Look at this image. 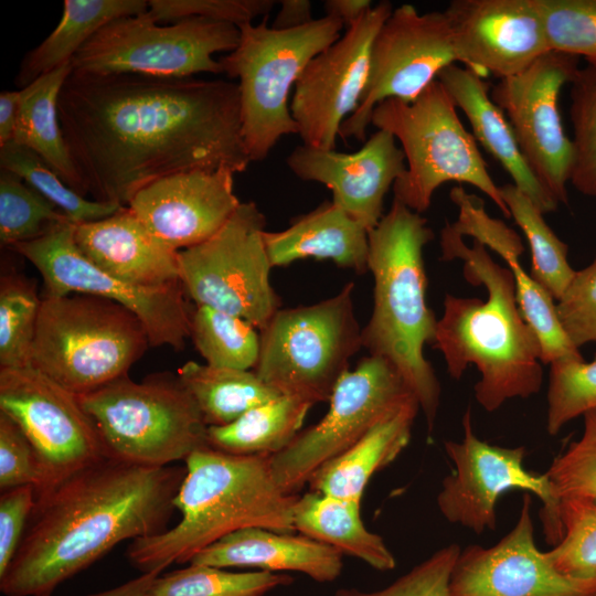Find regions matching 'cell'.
<instances>
[{
  "label": "cell",
  "instance_id": "cell-1",
  "mask_svg": "<svg viewBox=\"0 0 596 596\" xmlns=\"http://www.w3.org/2000/svg\"><path fill=\"white\" fill-rule=\"evenodd\" d=\"M64 139L94 200L127 206L147 184L191 170L244 172L238 85L224 79L72 71L58 97Z\"/></svg>",
  "mask_w": 596,
  "mask_h": 596
},
{
  "label": "cell",
  "instance_id": "cell-2",
  "mask_svg": "<svg viewBox=\"0 0 596 596\" xmlns=\"http://www.w3.org/2000/svg\"><path fill=\"white\" fill-rule=\"evenodd\" d=\"M185 472L106 457L71 475L35 498L1 593L52 596L120 542L166 531Z\"/></svg>",
  "mask_w": 596,
  "mask_h": 596
},
{
  "label": "cell",
  "instance_id": "cell-3",
  "mask_svg": "<svg viewBox=\"0 0 596 596\" xmlns=\"http://www.w3.org/2000/svg\"><path fill=\"white\" fill-rule=\"evenodd\" d=\"M441 260H462L465 279L482 285L487 299L447 294L433 347L441 352L448 374L460 380L469 365L480 372L475 398L487 412L508 400L528 398L543 383L541 347L522 317L513 273L496 263L487 247L465 244L449 224L440 232Z\"/></svg>",
  "mask_w": 596,
  "mask_h": 596
},
{
  "label": "cell",
  "instance_id": "cell-4",
  "mask_svg": "<svg viewBox=\"0 0 596 596\" xmlns=\"http://www.w3.org/2000/svg\"><path fill=\"white\" fill-rule=\"evenodd\" d=\"M187 472L174 498L181 514L171 529L134 540L126 556L141 574L189 563L204 547L235 531L265 528L295 531L297 494L277 485L268 455H232L212 447L185 460Z\"/></svg>",
  "mask_w": 596,
  "mask_h": 596
},
{
  "label": "cell",
  "instance_id": "cell-5",
  "mask_svg": "<svg viewBox=\"0 0 596 596\" xmlns=\"http://www.w3.org/2000/svg\"><path fill=\"white\" fill-rule=\"evenodd\" d=\"M434 238L427 220L393 199L369 231V272L373 276V310L362 328L369 355L389 361L401 374L423 411L429 433L440 404V384L424 355L435 340L437 319L426 301L424 247Z\"/></svg>",
  "mask_w": 596,
  "mask_h": 596
},
{
  "label": "cell",
  "instance_id": "cell-6",
  "mask_svg": "<svg viewBox=\"0 0 596 596\" xmlns=\"http://www.w3.org/2000/svg\"><path fill=\"white\" fill-rule=\"evenodd\" d=\"M150 345L140 319L93 295L43 296L30 366L75 395L128 375Z\"/></svg>",
  "mask_w": 596,
  "mask_h": 596
},
{
  "label": "cell",
  "instance_id": "cell-7",
  "mask_svg": "<svg viewBox=\"0 0 596 596\" xmlns=\"http://www.w3.org/2000/svg\"><path fill=\"white\" fill-rule=\"evenodd\" d=\"M456 109L438 79L413 102L386 99L375 106L371 124L392 134L405 156L406 171L393 184L394 198L422 214L437 188L447 182L468 183L511 217L500 187Z\"/></svg>",
  "mask_w": 596,
  "mask_h": 596
},
{
  "label": "cell",
  "instance_id": "cell-8",
  "mask_svg": "<svg viewBox=\"0 0 596 596\" xmlns=\"http://www.w3.org/2000/svg\"><path fill=\"white\" fill-rule=\"evenodd\" d=\"M267 18L240 28L237 47L219 61L238 79L242 135L253 161L264 160L286 135H298L288 97L307 64L341 36L343 23L330 17L289 30Z\"/></svg>",
  "mask_w": 596,
  "mask_h": 596
},
{
  "label": "cell",
  "instance_id": "cell-9",
  "mask_svg": "<svg viewBox=\"0 0 596 596\" xmlns=\"http://www.w3.org/2000/svg\"><path fill=\"white\" fill-rule=\"evenodd\" d=\"M77 397L108 458L164 467L209 447V426L178 375H126Z\"/></svg>",
  "mask_w": 596,
  "mask_h": 596
},
{
  "label": "cell",
  "instance_id": "cell-10",
  "mask_svg": "<svg viewBox=\"0 0 596 596\" xmlns=\"http://www.w3.org/2000/svg\"><path fill=\"white\" fill-rule=\"evenodd\" d=\"M353 291L348 283L319 302L279 308L259 330L258 377L280 395L312 405L329 402L363 348Z\"/></svg>",
  "mask_w": 596,
  "mask_h": 596
},
{
  "label": "cell",
  "instance_id": "cell-11",
  "mask_svg": "<svg viewBox=\"0 0 596 596\" xmlns=\"http://www.w3.org/2000/svg\"><path fill=\"white\" fill-rule=\"evenodd\" d=\"M240 35V28L230 22L190 18L161 25L146 11L103 26L71 63L74 73L85 75L184 78L222 74L214 54L234 51Z\"/></svg>",
  "mask_w": 596,
  "mask_h": 596
},
{
  "label": "cell",
  "instance_id": "cell-12",
  "mask_svg": "<svg viewBox=\"0 0 596 596\" xmlns=\"http://www.w3.org/2000/svg\"><path fill=\"white\" fill-rule=\"evenodd\" d=\"M265 226L257 204L241 202L212 237L179 251V279L185 295L196 306L240 317L260 330L280 308L270 284Z\"/></svg>",
  "mask_w": 596,
  "mask_h": 596
},
{
  "label": "cell",
  "instance_id": "cell-13",
  "mask_svg": "<svg viewBox=\"0 0 596 596\" xmlns=\"http://www.w3.org/2000/svg\"><path fill=\"white\" fill-rule=\"evenodd\" d=\"M462 429L460 441L444 443L454 470L443 479L437 494L441 515L476 534L493 531L499 498L512 489L524 490L540 498L545 540L556 545L564 533L561 501L546 473L525 468L523 446L501 447L480 439L473 432L470 408L462 416Z\"/></svg>",
  "mask_w": 596,
  "mask_h": 596
},
{
  "label": "cell",
  "instance_id": "cell-14",
  "mask_svg": "<svg viewBox=\"0 0 596 596\" xmlns=\"http://www.w3.org/2000/svg\"><path fill=\"white\" fill-rule=\"evenodd\" d=\"M413 397L389 361L364 356L337 384L324 416L300 432L281 451L270 456L277 485L286 493L296 494L323 464L342 454Z\"/></svg>",
  "mask_w": 596,
  "mask_h": 596
},
{
  "label": "cell",
  "instance_id": "cell-15",
  "mask_svg": "<svg viewBox=\"0 0 596 596\" xmlns=\"http://www.w3.org/2000/svg\"><path fill=\"white\" fill-rule=\"evenodd\" d=\"M75 224L53 225L41 237L15 244L11 251L26 258L41 274L44 296L86 294L115 301L142 322L151 347L169 345L179 351L190 337V316L181 283L142 287L104 272L79 251Z\"/></svg>",
  "mask_w": 596,
  "mask_h": 596
},
{
  "label": "cell",
  "instance_id": "cell-16",
  "mask_svg": "<svg viewBox=\"0 0 596 596\" xmlns=\"http://www.w3.org/2000/svg\"><path fill=\"white\" fill-rule=\"evenodd\" d=\"M461 64L444 11L421 13L412 4L393 9L371 51L369 82L356 110L341 125L342 139L366 140L373 109L386 99H416L441 71Z\"/></svg>",
  "mask_w": 596,
  "mask_h": 596
},
{
  "label": "cell",
  "instance_id": "cell-17",
  "mask_svg": "<svg viewBox=\"0 0 596 596\" xmlns=\"http://www.w3.org/2000/svg\"><path fill=\"white\" fill-rule=\"evenodd\" d=\"M0 412L21 428L39 458L36 498L106 454L77 395L32 366L0 369Z\"/></svg>",
  "mask_w": 596,
  "mask_h": 596
},
{
  "label": "cell",
  "instance_id": "cell-18",
  "mask_svg": "<svg viewBox=\"0 0 596 596\" xmlns=\"http://www.w3.org/2000/svg\"><path fill=\"white\" fill-rule=\"evenodd\" d=\"M579 58L550 51L528 68L499 81L490 96L504 113L535 178L557 203H568L573 142L564 130L558 98Z\"/></svg>",
  "mask_w": 596,
  "mask_h": 596
},
{
  "label": "cell",
  "instance_id": "cell-19",
  "mask_svg": "<svg viewBox=\"0 0 596 596\" xmlns=\"http://www.w3.org/2000/svg\"><path fill=\"white\" fill-rule=\"evenodd\" d=\"M393 11L381 1L316 55L298 78L290 113L305 146L334 149L341 125L365 92L374 39Z\"/></svg>",
  "mask_w": 596,
  "mask_h": 596
},
{
  "label": "cell",
  "instance_id": "cell-20",
  "mask_svg": "<svg viewBox=\"0 0 596 596\" xmlns=\"http://www.w3.org/2000/svg\"><path fill=\"white\" fill-rule=\"evenodd\" d=\"M531 508L525 493L515 525L499 542L460 551L451 596H596V578L562 574L538 549Z\"/></svg>",
  "mask_w": 596,
  "mask_h": 596
},
{
  "label": "cell",
  "instance_id": "cell-21",
  "mask_svg": "<svg viewBox=\"0 0 596 596\" xmlns=\"http://www.w3.org/2000/svg\"><path fill=\"white\" fill-rule=\"evenodd\" d=\"M461 64L500 79L550 52L534 0H454L444 11Z\"/></svg>",
  "mask_w": 596,
  "mask_h": 596
},
{
  "label": "cell",
  "instance_id": "cell-22",
  "mask_svg": "<svg viewBox=\"0 0 596 596\" xmlns=\"http://www.w3.org/2000/svg\"><path fill=\"white\" fill-rule=\"evenodd\" d=\"M234 172L191 170L158 179L140 189L127 207L161 243L179 252L217 233L241 201Z\"/></svg>",
  "mask_w": 596,
  "mask_h": 596
},
{
  "label": "cell",
  "instance_id": "cell-23",
  "mask_svg": "<svg viewBox=\"0 0 596 596\" xmlns=\"http://www.w3.org/2000/svg\"><path fill=\"white\" fill-rule=\"evenodd\" d=\"M286 163L300 180L327 187L332 193V202L368 231L384 215V198L406 171L405 156L395 137L381 129L355 152L302 145L289 153Z\"/></svg>",
  "mask_w": 596,
  "mask_h": 596
},
{
  "label": "cell",
  "instance_id": "cell-24",
  "mask_svg": "<svg viewBox=\"0 0 596 596\" xmlns=\"http://www.w3.org/2000/svg\"><path fill=\"white\" fill-rule=\"evenodd\" d=\"M74 238L93 264L126 283L164 287L180 281L178 252L157 240L127 206L75 224Z\"/></svg>",
  "mask_w": 596,
  "mask_h": 596
},
{
  "label": "cell",
  "instance_id": "cell-25",
  "mask_svg": "<svg viewBox=\"0 0 596 596\" xmlns=\"http://www.w3.org/2000/svg\"><path fill=\"white\" fill-rule=\"evenodd\" d=\"M189 563L219 568L253 567L299 572L317 583H332L343 570V554L304 534L265 528L235 531L198 552Z\"/></svg>",
  "mask_w": 596,
  "mask_h": 596
},
{
  "label": "cell",
  "instance_id": "cell-26",
  "mask_svg": "<svg viewBox=\"0 0 596 596\" xmlns=\"http://www.w3.org/2000/svg\"><path fill=\"white\" fill-rule=\"evenodd\" d=\"M437 79L468 118L475 139L502 166L512 184L543 214L555 211L558 203L528 167L504 113L490 96L488 83L458 64L444 68Z\"/></svg>",
  "mask_w": 596,
  "mask_h": 596
},
{
  "label": "cell",
  "instance_id": "cell-27",
  "mask_svg": "<svg viewBox=\"0 0 596 596\" xmlns=\"http://www.w3.org/2000/svg\"><path fill=\"white\" fill-rule=\"evenodd\" d=\"M264 242L273 267L316 258L369 272V231L332 200L294 217L283 231H265Z\"/></svg>",
  "mask_w": 596,
  "mask_h": 596
},
{
  "label": "cell",
  "instance_id": "cell-28",
  "mask_svg": "<svg viewBox=\"0 0 596 596\" xmlns=\"http://www.w3.org/2000/svg\"><path fill=\"white\" fill-rule=\"evenodd\" d=\"M419 409L408 400L339 456L323 464L310 477V491L361 503L371 477L392 464L407 447Z\"/></svg>",
  "mask_w": 596,
  "mask_h": 596
},
{
  "label": "cell",
  "instance_id": "cell-29",
  "mask_svg": "<svg viewBox=\"0 0 596 596\" xmlns=\"http://www.w3.org/2000/svg\"><path fill=\"white\" fill-rule=\"evenodd\" d=\"M72 71V63L67 62L20 89L11 141L39 155L72 190L85 196V182L73 161L58 116L60 93Z\"/></svg>",
  "mask_w": 596,
  "mask_h": 596
},
{
  "label": "cell",
  "instance_id": "cell-30",
  "mask_svg": "<svg viewBox=\"0 0 596 596\" xmlns=\"http://www.w3.org/2000/svg\"><path fill=\"white\" fill-rule=\"evenodd\" d=\"M295 531L386 572L396 566L383 538L361 518V503L309 491L298 496L292 517Z\"/></svg>",
  "mask_w": 596,
  "mask_h": 596
},
{
  "label": "cell",
  "instance_id": "cell-31",
  "mask_svg": "<svg viewBox=\"0 0 596 596\" xmlns=\"http://www.w3.org/2000/svg\"><path fill=\"white\" fill-rule=\"evenodd\" d=\"M148 0H64L55 29L21 61L17 86L23 88L42 75L71 62L109 22L148 10Z\"/></svg>",
  "mask_w": 596,
  "mask_h": 596
},
{
  "label": "cell",
  "instance_id": "cell-32",
  "mask_svg": "<svg viewBox=\"0 0 596 596\" xmlns=\"http://www.w3.org/2000/svg\"><path fill=\"white\" fill-rule=\"evenodd\" d=\"M312 406L301 398L279 395L227 425L209 426V446L232 455L273 456L300 433Z\"/></svg>",
  "mask_w": 596,
  "mask_h": 596
},
{
  "label": "cell",
  "instance_id": "cell-33",
  "mask_svg": "<svg viewBox=\"0 0 596 596\" xmlns=\"http://www.w3.org/2000/svg\"><path fill=\"white\" fill-rule=\"evenodd\" d=\"M178 377L189 391L207 426L227 425L247 411L280 394L251 370L185 362Z\"/></svg>",
  "mask_w": 596,
  "mask_h": 596
},
{
  "label": "cell",
  "instance_id": "cell-34",
  "mask_svg": "<svg viewBox=\"0 0 596 596\" xmlns=\"http://www.w3.org/2000/svg\"><path fill=\"white\" fill-rule=\"evenodd\" d=\"M501 196L524 234L531 253V277L556 301L571 283L574 270L567 245L558 238L532 200L515 185L500 187Z\"/></svg>",
  "mask_w": 596,
  "mask_h": 596
},
{
  "label": "cell",
  "instance_id": "cell-35",
  "mask_svg": "<svg viewBox=\"0 0 596 596\" xmlns=\"http://www.w3.org/2000/svg\"><path fill=\"white\" fill-rule=\"evenodd\" d=\"M248 321L206 307L195 306L190 316V338L206 364L238 370L255 369L259 333Z\"/></svg>",
  "mask_w": 596,
  "mask_h": 596
},
{
  "label": "cell",
  "instance_id": "cell-36",
  "mask_svg": "<svg viewBox=\"0 0 596 596\" xmlns=\"http://www.w3.org/2000/svg\"><path fill=\"white\" fill-rule=\"evenodd\" d=\"M292 582L294 577L286 573L230 572L189 563L187 567L159 575L146 596H264Z\"/></svg>",
  "mask_w": 596,
  "mask_h": 596
},
{
  "label": "cell",
  "instance_id": "cell-37",
  "mask_svg": "<svg viewBox=\"0 0 596 596\" xmlns=\"http://www.w3.org/2000/svg\"><path fill=\"white\" fill-rule=\"evenodd\" d=\"M0 168L19 175L74 224L103 220L125 207L78 194L39 155L13 141L0 147Z\"/></svg>",
  "mask_w": 596,
  "mask_h": 596
},
{
  "label": "cell",
  "instance_id": "cell-38",
  "mask_svg": "<svg viewBox=\"0 0 596 596\" xmlns=\"http://www.w3.org/2000/svg\"><path fill=\"white\" fill-rule=\"evenodd\" d=\"M42 304L35 283L18 272L0 280V369L30 365Z\"/></svg>",
  "mask_w": 596,
  "mask_h": 596
},
{
  "label": "cell",
  "instance_id": "cell-39",
  "mask_svg": "<svg viewBox=\"0 0 596 596\" xmlns=\"http://www.w3.org/2000/svg\"><path fill=\"white\" fill-rule=\"evenodd\" d=\"M70 221L53 203L19 175L0 170V242L11 247L41 237L53 225Z\"/></svg>",
  "mask_w": 596,
  "mask_h": 596
},
{
  "label": "cell",
  "instance_id": "cell-40",
  "mask_svg": "<svg viewBox=\"0 0 596 596\" xmlns=\"http://www.w3.org/2000/svg\"><path fill=\"white\" fill-rule=\"evenodd\" d=\"M573 166L570 183L596 199V64L579 68L571 83Z\"/></svg>",
  "mask_w": 596,
  "mask_h": 596
},
{
  "label": "cell",
  "instance_id": "cell-41",
  "mask_svg": "<svg viewBox=\"0 0 596 596\" xmlns=\"http://www.w3.org/2000/svg\"><path fill=\"white\" fill-rule=\"evenodd\" d=\"M546 430L556 435L572 419L596 409V355L567 358L550 364Z\"/></svg>",
  "mask_w": 596,
  "mask_h": 596
},
{
  "label": "cell",
  "instance_id": "cell-42",
  "mask_svg": "<svg viewBox=\"0 0 596 596\" xmlns=\"http://www.w3.org/2000/svg\"><path fill=\"white\" fill-rule=\"evenodd\" d=\"M551 51L596 64V0H534Z\"/></svg>",
  "mask_w": 596,
  "mask_h": 596
},
{
  "label": "cell",
  "instance_id": "cell-43",
  "mask_svg": "<svg viewBox=\"0 0 596 596\" xmlns=\"http://www.w3.org/2000/svg\"><path fill=\"white\" fill-rule=\"evenodd\" d=\"M562 540L546 555L562 574L596 578V504L562 501Z\"/></svg>",
  "mask_w": 596,
  "mask_h": 596
},
{
  "label": "cell",
  "instance_id": "cell-44",
  "mask_svg": "<svg viewBox=\"0 0 596 596\" xmlns=\"http://www.w3.org/2000/svg\"><path fill=\"white\" fill-rule=\"evenodd\" d=\"M583 417L582 436L553 460L545 473L561 502L596 504V409Z\"/></svg>",
  "mask_w": 596,
  "mask_h": 596
},
{
  "label": "cell",
  "instance_id": "cell-45",
  "mask_svg": "<svg viewBox=\"0 0 596 596\" xmlns=\"http://www.w3.org/2000/svg\"><path fill=\"white\" fill-rule=\"evenodd\" d=\"M460 551L458 544H448L384 588L368 592L342 587L334 596H451L450 576Z\"/></svg>",
  "mask_w": 596,
  "mask_h": 596
},
{
  "label": "cell",
  "instance_id": "cell-46",
  "mask_svg": "<svg viewBox=\"0 0 596 596\" xmlns=\"http://www.w3.org/2000/svg\"><path fill=\"white\" fill-rule=\"evenodd\" d=\"M148 15L157 23H173L190 18H204L235 25L267 18L273 0H148Z\"/></svg>",
  "mask_w": 596,
  "mask_h": 596
},
{
  "label": "cell",
  "instance_id": "cell-47",
  "mask_svg": "<svg viewBox=\"0 0 596 596\" xmlns=\"http://www.w3.org/2000/svg\"><path fill=\"white\" fill-rule=\"evenodd\" d=\"M555 307L560 323L575 348L596 343V258L575 272Z\"/></svg>",
  "mask_w": 596,
  "mask_h": 596
},
{
  "label": "cell",
  "instance_id": "cell-48",
  "mask_svg": "<svg viewBox=\"0 0 596 596\" xmlns=\"http://www.w3.org/2000/svg\"><path fill=\"white\" fill-rule=\"evenodd\" d=\"M43 485V472L34 448L17 423L0 412L1 491L33 486L36 496Z\"/></svg>",
  "mask_w": 596,
  "mask_h": 596
},
{
  "label": "cell",
  "instance_id": "cell-49",
  "mask_svg": "<svg viewBox=\"0 0 596 596\" xmlns=\"http://www.w3.org/2000/svg\"><path fill=\"white\" fill-rule=\"evenodd\" d=\"M33 486L1 491L0 496V576L14 557L35 504Z\"/></svg>",
  "mask_w": 596,
  "mask_h": 596
},
{
  "label": "cell",
  "instance_id": "cell-50",
  "mask_svg": "<svg viewBox=\"0 0 596 596\" xmlns=\"http://www.w3.org/2000/svg\"><path fill=\"white\" fill-rule=\"evenodd\" d=\"M272 28L289 30L304 26L313 21L311 15V2L309 0H280Z\"/></svg>",
  "mask_w": 596,
  "mask_h": 596
},
{
  "label": "cell",
  "instance_id": "cell-51",
  "mask_svg": "<svg viewBox=\"0 0 596 596\" xmlns=\"http://www.w3.org/2000/svg\"><path fill=\"white\" fill-rule=\"evenodd\" d=\"M323 7L327 17L349 28L370 11L373 4L370 0H327Z\"/></svg>",
  "mask_w": 596,
  "mask_h": 596
},
{
  "label": "cell",
  "instance_id": "cell-52",
  "mask_svg": "<svg viewBox=\"0 0 596 596\" xmlns=\"http://www.w3.org/2000/svg\"><path fill=\"white\" fill-rule=\"evenodd\" d=\"M20 97L21 91H3L0 94V147L13 138Z\"/></svg>",
  "mask_w": 596,
  "mask_h": 596
},
{
  "label": "cell",
  "instance_id": "cell-53",
  "mask_svg": "<svg viewBox=\"0 0 596 596\" xmlns=\"http://www.w3.org/2000/svg\"><path fill=\"white\" fill-rule=\"evenodd\" d=\"M160 574L161 572L140 574L138 577L127 581L118 586L85 596H146L148 589Z\"/></svg>",
  "mask_w": 596,
  "mask_h": 596
}]
</instances>
